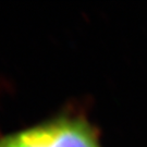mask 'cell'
Listing matches in <instances>:
<instances>
[{
  "instance_id": "1",
  "label": "cell",
  "mask_w": 147,
  "mask_h": 147,
  "mask_svg": "<svg viewBox=\"0 0 147 147\" xmlns=\"http://www.w3.org/2000/svg\"><path fill=\"white\" fill-rule=\"evenodd\" d=\"M2 147H99L88 123L62 119L1 140Z\"/></svg>"
},
{
  "instance_id": "2",
  "label": "cell",
  "mask_w": 147,
  "mask_h": 147,
  "mask_svg": "<svg viewBox=\"0 0 147 147\" xmlns=\"http://www.w3.org/2000/svg\"><path fill=\"white\" fill-rule=\"evenodd\" d=\"M0 147H2V146H1V144H0Z\"/></svg>"
}]
</instances>
